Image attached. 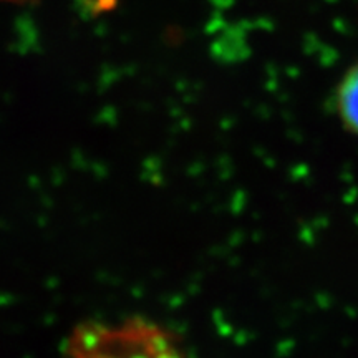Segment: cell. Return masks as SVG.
Instances as JSON below:
<instances>
[{"instance_id":"cell-1","label":"cell","mask_w":358,"mask_h":358,"mask_svg":"<svg viewBox=\"0 0 358 358\" xmlns=\"http://www.w3.org/2000/svg\"><path fill=\"white\" fill-rule=\"evenodd\" d=\"M69 358H182L173 337L145 320L85 324L69 340Z\"/></svg>"},{"instance_id":"cell-2","label":"cell","mask_w":358,"mask_h":358,"mask_svg":"<svg viewBox=\"0 0 358 358\" xmlns=\"http://www.w3.org/2000/svg\"><path fill=\"white\" fill-rule=\"evenodd\" d=\"M337 110L348 131L358 134V64L353 65L337 88Z\"/></svg>"}]
</instances>
